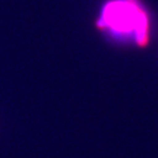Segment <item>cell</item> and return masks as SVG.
Returning <instances> with one entry per match:
<instances>
[{
    "label": "cell",
    "mask_w": 158,
    "mask_h": 158,
    "mask_svg": "<svg viewBox=\"0 0 158 158\" xmlns=\"http://www.w3.org/2000/svg\"><path fill=\"white\" fill-rule=\"evenodd\" d=\"M97 26L113 35L132 38L139 46H145L149 41V18L137 0L108 2Z\"/></svg>",
    "instance_id": "6da1fadb"
}]
</instances>
